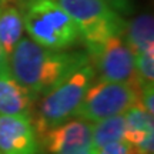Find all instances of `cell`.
Returning a JSON list of instances; mask_svg holds the SVG:
<instances>
[{
	"instance_id": "7",
	"label": "cell",
	"mask_w": 154,
	"mask_h": 154,
	"mask_svg": "<svg viewBox=\"0 0 154 154\" xmlns=\"http://www.w3.org/2000/svg\"><path fill=\"white\" fill-rule=\"evenodd\" d=\"M49 154H94L93 123L70 119L38 137Z\"/></svg>"
},
{
	"instance_id": "16",
	"label": "cell",
	"mask_w": 154,
	"mask_h": 154,
	"mask_svg": "<svg viewBox=\"0 0 154 154\" xmlns=\"http://www.w3.org/2000/svg\"><path fill=\"white\" fill-rule=\"evenodd\" d=\"M154 84H146L141 86V94H140V104L143 106L146 111H149L150 114L154 113Z\"/></svg>"
},
{
	"instance_id": "18",
	"label": "cell",
	"mask_w": 154,
	"mask_h": 154,
	"mask_svg": "<svg viewBox=\"0 0 154 154\" xmlns=\"http://www.w3.org/2000/svg\"><path fill=\"white\" fill-rule=\"evenodd\" d=\"M6 67H9V59H7L5 50H3L2 44H0V70H3Z\"/></svg>"
},
{
	"instance_id": "10",
	"label": "cell",
	"mask_w": 154,
	"mask_h": 154,
	"mask_svg": "<svg viewBox=\"0 0 154 154\" xmlns=\"http://www.w3.org/2000/svg\"><path fill=\"white\" fill-rule=\"evenodd\" d=\"M23 32L24 19L16 0H0V44L7 59L22 40Z\"/></svg>"
},
{
	"instance_id": "14",
	"label": "cell",
	"mask_w": 154,
	"mask_h": 154,
	"mask_svg": "<svg viewBox=\"0 0 154 154\" xmlns=\"http://www.w3.org/2000/svg\"><path fill=\"white\" fill-rule=\"evenodd\" d=\"M134 70L141 86L154 84V47L134 54Z\"/></svg>"
},
{
	"instance_id": "4",
	"label": "cell",
	"mask_w": 154,
	"mask_h": 154,
	"mask_svg": "<svg viewBox=\"0 0 154 154\" xmlns=\"http://www.w3.org/2000/svg\"><path fill=\"white\" fill-rule=\"evenodd\" d=\"M79 29L88 50L114 34H121L126 22L103 0H57Z\"/></svg>"
},
{
	"instance_id": "2",
	"label": "cell",
	"mask_w": 154,
	"mask_h": 154,
	"mask_svg": "<svg viewBox=\"0 0 154 154\" xmlns=\"http://www.w3.org/2000/svg\"><path fill=\"white\" fill-rule=\"evenodd\" d=\"M94 77L96 72L88 61L40 96L42 99L32 111V121L38 137L76 116Z\"/></svg>"
},
{
	"instance_id": "15",
	"label": "cell",
	"mask_w": 154,
	"mask_h": 154,
	"mask_svg": "<svg viewBox=\"0 0 154 154\" xmlns=\"http://www.w3.org/2000/svg\"><path fill=\"white\" fill-rule=\"evenodd\" d=\"M94 154H140L136 146L128 143L126 140L109 143L106 146H101L99 149L94 150Z\"/></svg>"
},
{
	"instance_id": "1",
	"label": "cell",
	"mask_w": 154,
	"mask_h": 154,
	"mask_svg": "<svg viewBox=\"0 0 154 154\" xmlns=\"http://www.w3.org/2000/svg\"><path fill=\"white\" fill-rule=\"evenodd\" d=\"M88 61L86 53L47 49L32 38L22 37L9 56V69L36 99Z\"/></svg>"
},
{
	"instance_id": "5",
	"label": "cell",
	"mask_w": 154,
	"mask_h": 154,
	"mask_svg": "<svg viewBox=\"0 0 154 154\" xmlns=\"http://www.w3.org/2000/svg\"><path fill=\"white\" fill-rule=\"evenodd\" d=\"M140 84L107 82L97 79L90 84L74 117L96 123L107 117L124 114L128 109L140 103Z\"/></svg>"
},
{
	"instance_id": "3",
	"label": "cell",
	"mask_w": 154,
	"mask_h": 154,
	"mask_svg": "<svg viewBox=\"0 0 154 154\" xmlns=\"http://www.w3.org/2000/svg\"><path fill=\"white\" fill-rule=\"evenodd\" d=\"M23 19L30 38L47 49L66 50L80 38L77 26L57 0H30Z\"/></svg>"
},
{
	"instance_id": "17",
	"label": "cell",
	"mask_w": 154,
	"mask_h": 154,
	"mask_svg": "<svg viewBox=\"0 0 154 154\" xmlns=\"http://www.w3.org/2000/svg\"><path fill=\"white\" fill-rule=\"evenodd\" d=\"M117 13H128L131 10V0H103Z\"/></svg>"
},
{
	"instance_id": "9",
	"label": "cell",
	"mask_w": 154,
	"mask_h": 154,
	"mask_svg": "<svg viewBox=\"0 0 154 154\" xmlns=\"http://www.w3.org/2000/svg\"><path fill=\"white\" fill-rule=\"evenodd\" d=\"M33 94L16 80L10 69L0 70V114L26 116L32 119Z\"/></svg>"
},
{
	"instance_id": "13",
	"label": "cell",
	"mask_w": 154,
	"mask_h": 154,
	"mask_svg": "<svg viewBox=\"0 0 154 154\" xmlns=\"http://www.w3.org/2000/svg\"><path fill=\"white\" fill-rule=\"evenodd\" d=\"M126 120L124 114L107 117L93 123V147L94 150L109 143L124 140Z\"/></svg>"
},
{
	"instance_id": "12",
	"label": "cell",
	"mask_w": 154,
	"mask_h": 154,
	"mask_svg": "<svg viewBox=\"0 0 154 154\" xmlns=\"http://www.w3.org/2000/svg\"><path fill=\"white\" fill-rule=\"evenodd\" d=\"M124 120H126L124 140L128 143L137 146L147 136L154 134L153 114L144 110L140 103L133 106L131 109H128L124 113Z\"/></svg>"
},
{
	"instance_id": "6",
	"label": "cell",
	"mask_w": 154,
	"mask_h": 154,
	"mask_svg": "<svg viewBox=\"0 0 154 154\" xmlns=\"http://www.w3.org/2000/svg\"><path fill=\"white\" fill-rule=\"evenodd\" d=\"M88 59L99 80L140 84L134 70V54L121 34H114L88 50Z\"/></svg>"
},
{
	"instance_id": "8",
	"label": "cell",
	"mask_w": 154,
	"mask_h": 154,
	"mask_svg": "<svg viewBox=\"0 0 154 154\" xmlns=\"http://www.w3.org/2000/svg\"><path fill=\"white\" fill-rule=\"evenodd\" d=\"M40 153V140L30 117L0 114V154Z\"/></svg>"
},
{
	"instance_id": "11",
	"label": "cell",
	"mask_w": 154,
	"mask_h": 154,
	"mask_svg": "<svg viewBox=\"0 0 154 154\" xmlns=\"http://www.w3.org/2000/svg\"><path fill=\"white\" fill-rule=\"evenodd\" d=\"M133 54L154 47V20L151 13H143L124 24L121 32Z\"/></svg>"
}]
</instances>
